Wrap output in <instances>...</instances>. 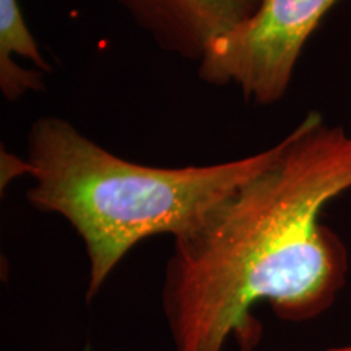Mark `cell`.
Masks as SVG:
<instances>
[{"instance_id": "cell-5", "label": "cell", "mask_w": 351, "mask_h": 351, "mask_svg": "<svg viewBox=\"0 0 351 351\" xmlns=\"http://www.w3.org/2000/svg\"><path fill=\"white\" fill-rule=\"evenodd\" d=\"M52 72L26 23L20 0H0V91L8 103L44 91Z\"/></svg>"}, {"instance_id": "cell-2", "label": "cell", "mask_w": 351, "mask_h": 351, "mask_svg": "<svg viewBox=\"0 0 351 351\" xmlns=\"http://www.w3.org/2000/svg\"><path fill=\"white\" fill-rule=\"evenodd\" d=\"M276 143L223 163L148 166L117 156L64 117L44 116L26 137L32 207L72 225L90 261L91 300L135 245L195 228L221 200L274 160Z\"/></svg>"}, {"instance_id": "cell-3", "label": "cell", "mask_w": 351, "mask_h": 351, "mask_svg": "<svg viewBox=\"0 0 351 351\" xmlns=\"http://www.w3.org/2000/svg\"><path fill=\"white\" fill-rule=\"evenodd\" d=\"M340 0H261L257 10L215 41L197 64L202 82L234 86L245 103L285 98L307 41Z\"/></svg>"}, {"instance_id": "cell-1", "label": "cell", "mask_w": 351, "mask_h": 351, "mask_svg": "<svg viewBox=\"0 0 351 351\" xmlns=\"http://www.w3.org/2000/svg\"><path fill=\"white\" fill-rule=\"evenodd\" d=\"M351 191V134L309 112L276 142L274 160L173 239L163 309L176 351L243 350L258 339L251 309L288 322L319 317L348 274V251L320 221Z\"/></svg>"}, {"instance_id": "cell-4", "label": "cell", "mask_w": 351, "mask_h": 351, "mask_svg": "<svg viewBox=\"0 0 351 351\" xmlns=\"http://www.w3.org/2000/svg\"><path fill=\"white\" fill-rule=\"evenodd\" d=\"M161 51L199 64L217 39L257 10L261 0H114Z\"/></svg>"}, {"instance_id": "cell-6", "label": "cell", "mask_w": 351, "mask_h": 351, "mask_svg": "<svg viewBox=\"0 0 351 351\" xmlns=\"http://www.w3.org/2000/svg\"><path fill=\"white\" fill-rule=\"evenodd\" d=\"M20 176H26V161L13 156L12 153L2 152V189Z\"/></svg>"}, {"instance_id": "cell-7", "label": "cell", "mask_w": 351, "mask_h": 351, "mask_svg": "<svg viewBox=\"0 0 351 351\" xmlns=\"http://www.w3.org/2000/svg\"><path fill=\"white\" fill-rule=\"evenodd\" d=\"M327 351H351V343L343 345V346H335V348H330Z\"/></svg>"}]
</instances>
